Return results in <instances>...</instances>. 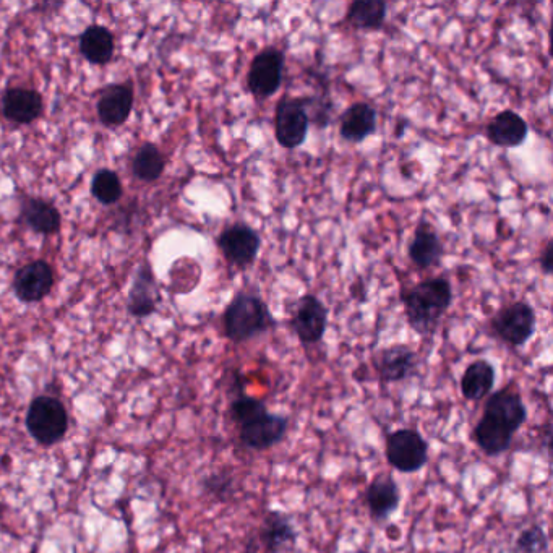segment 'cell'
Returning a JSON list of instances; mask_svg holds the SVG:
<instances>
[{
	"label": "cell",
	"instance_id": "cell-21",
	"mask_svg": "<svg viewBox=\"0 0 553 553\" xmlns=\"http://www.w3.org/2000/svg\"><path fill=\"white\" fill-rule=\"evenodd\" d=\"M471 440L489 458L505 455L515 440V435L481 416L472 427Z\"/></svg>",
	"mask_w": 553,
	"mask_h": 553
},
{
	"label": "cell",
	"instance_id": "cell-1",
	"mask_svg": "<svg viewBox=\"0 0 553 553\" xmlns=\"http://www.w3.org/2000/svg\"><path fill=\"white\" fill-rule=\"evenodd\" d=\"M404 315L416 335L432 336L453 304V286L443 276H432L401 291Z\"/></svg>",
	"mask_w": 553,
	"mask_h": 553
},
{
	"label": "cell",
	"instance_id": "cell-23",
	"mask_svg": "<svg viewBox=\"0 0 553 553\" xmlns=\"http://www.w3.org/2000/svg\"><path fill=\"white\" fill-rule=\"evenodd\" d=\"M133 93L129 86H111L99 99L98 112L101 121L108 125H121L130 116Z\"/></svg>",
	"mask_w": 553,
	"mask_h": 553
},
{
	"label": "cell",
	"instance_id": "cell-2",
	"mask_svg": "<svg viewBox=\"0 0 553 553\" xmlns=\"http://www.w3.org/2000/svg\"><path fill=\"white\" fill-rule=\"evenodd\" d=\"M276 325L270 307L255 292H237L223 313L224 336L234 344L249 343Z\"/></svg>",
	"mask_w": 553,
	"mask_h": 553
},
{
	"label": "cell",
	"instance_id": "cell-5",
	"mask_svg": "<svg viewBox=\"0 0 553 553\" xmlns=\"http://www.w3.org/2000/svg\"><path fill=\"white\" fill-rule=\"evenodd\" d=\"M26 429L39 445L61 442L69 430V414L59 399L39 396L26 412Z\"/></svg>",
	"mask_w": 553,
	"mask_h": 553
},
{
	"label": "cell",
	"instance_id": "cell-7",
	"mask_svg": "<svg viewBox=\"0 0 553 553\" xmlns=\"http://www.w3.org/2000/svg\"><path fill=\"white\" fill-rule=\"evenodd\" d=\"M309 112L304 98H283L276 104L275 138L284 150L304 145L309 135Z\"/></svg>",
	"mask_w": 553,
	"mask_h": 553
},
{
	"label": "cell",
	"instance_id": "cell-3",
	"mask_svg": "<svg viewBox=\"0 0 553 553\" xmlns=\"http://www.w3.org/2000/svg\"><path fill=\"white\" fill-rule=\"evenodd\" d=\"M489 328L490 333L506 346L524 348L536 335V310L528 302H511L490 318Z\"/></svg>",
	"mask_w": 553,
	"mask_h": 553
},
{
	"label": "cell",
	"instance_id": "cell-17",
	"mask_svg": "<svg viewBox=\"0 0 553 553\" xmlns=\"http://www.w3.org/2000/svg\"><path fill=\"white\" fill-rule=\"evenodd\" d=\"M54 286V273L43 260L23 266L13 281L18 299L23 302H38L48 296Z\"/></svg>",
	"mask_w": 553,
	"mask_h": 553
},
{
	"label": "cell",
	"instance_id": "cell-15",
	"mask_svg": "<svg viewBox=\"0 0 553 553\" xmlns=\"http://www.w3.org/2000/svg\"><path fill=\"white\" fill-rule=\"evenodd\" d=\"M443 255L445 245L438 232L427 219H421L408 247V257L412 265L419 270H430L433 266L440 265Z\"/></svg>",
	"mask_w": 553,
	"mask_h": 553
},
{
	"label": "cell",
	"instance_id": "cell-22",
	"mask_svg": "<svg viewBox=\"0 0 553 553\" xmlns=\"http://www.w3.org/2000/svg\"><path fill=\"white\" fill-rule=\"evenodd\" d=\"M388 15V4L383 0H354L348 7L344 23L354 30L372 31L383 30Z\"/></svg>",
	"mask_w": 553,
	"mask_h": 553
},
{
	"label": "cell",
	"instance_id": "cell-32",
	"mask_svg": "<svg viewBox=\"0 0 553 553\" xmlns=\"http://www.w3.org/2000/svg\"><path fill=\"white\" fill-rule=\"evenodd\" d=\"M541 268L542 271H544V275H552L553 271V242L549 241L547 242V245H545L544 250H542L541 255Z\"/></svg>",
	"mask_w": 553,
	"mask_h": 553
},
{
	"label": "cell",
	"instance_id": "cell-6",
	"mask_svg": "<svg viewBox=\"0 0 553 553\" xmlns=\"http://www.w3.org/2000/svg\"><path fill=\"white\" fill-rule=\"evenodd\" d=\"M286 54L276 46H266L255 54L245 77L247 90L253 98L265 101L273 98L283 85Z\"/></svg>",
	"mask_w": 553,
	"mask_h": 553
},
{
	"label": "cell",
	"instance_id": "cell-19",
	"mask_svg": "<svg viewBox=\"0 0 553 553\" xmlns=\"http://www.w3.org/2000/svg\"><path fill=\"white\" fill-rule=\"evenodd\" d=\"M497 383V370L487 359H476L464 369L459 380V391L466 401H484Z\"/></svg>",
	"mask_w": 553,
	"mask_h": 553
},
{
	"label": "cell",
	"instance_id": "cell-11",
	"mask_svg": "<svg viewBox=\"0 0 553 553\" xmlns=\"http://www.w3.org/2000/svg\"><path fill=\"white\" fill-rule=\"evenodd\" d=\"M289 323L302 346H315L325 338L328 309L322 299L313 294H304L297 299Z\"/></svg>",
	"mask_w": 553,
	"mask_h": 553
},
{
	"label": "cell",
	"instance_id": "cell-18",
	"mask_svg": "<svg viewBox=\"0 0 553 553\" xmlns=\"http://www.w3.org/2000/svg\"><path fill=\"white\" fill-rule=\"evenodd\" d=\"M377 109L369 103H354L339 117V135L349 143H362L377 132Z\"/></svg>",
	"mask_w": 553,
	"mask_h": 553
},
{
	"label": "cell",
	"instance_id": "cell-29",
	"mask_svg": "<svg viewBox=\"0 0 553 553\" xmlns=\"http://www.w3.org/2000/svg\"><path fill=\"white\" fill-rule=\"evenodd\" d=\"M515 553H549L550 541L542 524H529L519 531L513 545Z\"/></svg>",
	"mask_w": 553,
	"mask_h": 553
},
{
	"label": "cell",
	"instance_id": "cell-8",
	"mask_svg": "<svg viewBox=\"0 0 553 553\" xmlns=\"http://www.w3.org/2000/svg\"><path fill=\"white\" fill-rule=\"evenodd\" d=\"M482 417L516 435L528 422L529 411L516 386L508 385L485 398Z\"/></svg>",
	"mask_w": 553,
	"mask_h": 553
},
{
	"label": "cell",
	"instance_id": "cell-24",
	"mask_svg": "<svg viewBox=\"0 0 553 553\" xmlns=\"http://www.w3.org/2000/svg\"><path fill=\"white\" fill-rule=\"evenodd\" d=\"M80 51L91 64H106L114 54V38L103 26H91L82 36Z\"/></svg>",
	"mask_w": 553,
	"mask_h": 553
},
{
	"label": "cell",
	"instance_id": "cell-14",
	"mask_svg": "<svg viewBox=\"0 0 553 553\" xmlns=\"http://www.w3.org/2000/svg\"><path fill=\"white\" fill-rule=\"evenodd\" d=\"M403 493L395 477L380 472L373 477L364 493V502L369 516L375 523H385L401 506Z\"/></svg>",
	"mask_w": 553,
	"mask_h": 553
},
{
	"label": "cell",
	"instance_id": "cell-30",
	"mask_svg": "<svg viewBox=\"0 0 553 553\" xmlns=\"http://www.w3.org/2000/svg\"><path fill=\"white\" fill-rule=\"evenodd\" d=\"M202 487L208 497L215 498L218 502H228L237 490L236 479L229 471L213 472L206 476Z\"/></svg>",
	"mask_w": 553,
	"mask_h": 553
},
{
	"label": "cell",
	"instance_id": "cell-31",
	"mask_svg": "<svg viewBox=\"0 0 553 553\" xmlns=\"http://www.w3.org/2000/svg\"><path fill=\"white\" fill-rule=\"evenodd\" d=\"M91 192L104 205L116 203L122 195V185L119 177L112 171H101L96 174L91 185Z\"/></svg>",
	"mask_w": 553,
	"mask_h": 553
},
{
	"label": "cell",
	"instance_id": "cell-12",
	"mask_svg": "<svg viewBox=\"0 0 553 553\" xmlns=\"http://www.w3.org/2000/svg\"><path fill=\"white\" fill-rule=\"evenodd\" d=\"M289 424L291 421L288 416L266 411L262 416L237 429L239 442L247 450L258 451V453L271 450L273 446L279 445L286 438Z\"/></svg>",
	"mask_w": 553,
	"mask_h": 553
},
{
	"label": "cell",
	"instance_id": "cell-16",
	"mask_svg": "<svg viewBox=\"0 0 553 553\" xmlns=\"http://www.w3.org/2000/svg\"><path fill=\"white\" fill-rule=\"evenodd\" d=\"M529 135L528 122L518 112L505 109L490 119L485 127V137L492 145L500 148H518Z\"/></svg>",
	"mask_w": 553,
	"mask_h": 553
},
{
	"label": "cell",
	"instance_id": "cell-10",
	"mask_svg": "<svg viewBox=\"0 0 553 553\" xmlns=\"http://www.w3.org/2000/svg\"><path fill=\"white\" fill-rule=\"evenodd\" d=\"M296 523L289 513L283 510H268L263 515L262 523L250 537L260 553H284L296 545Z\"/></svg>",
	"mask_w": 553,
	"mask_h": 553
},
{
	"label": "cell",
	"instance_id": "cell-28",
	"mask_svg": "<svg viewBox=\"0 0 553 553\" xmlns=\"http://www.w3.org/2000/svg\"><path fill=\"white\" fill-rule=\"evenodd\" d=\"M163 171L164 158L158 148L153 145L143 146L133 161V172L137 174L138 179L146 182L156 181Z\"/></svg>",
	"mask_w": 553,
	"mask_h": 553
},
{
	"label": "cell",
	"instance_id": "cell-4",
	"mask_svg": "<svg viewBox=\"0 0 553 553\" xmlns=\"http://www.w3.org/2000/svg\"><path fill=\"white\" fill-rule=\"evenodd\" d=\"M430 446L417 429L403 427L386 435L385 458L401 474H416L429 463Z\"/></svg>",
	"mask_w": 553,
	"mask_h": 553
},
{
	"label": "cell",
	"instance_id": "cell-26",
	"mask_svg": "<svg viewBox=\"0 0 553 553\" xmlns=\"http://www.w3.org/2000/svg\"><path fill=\"white\" fill-rule=\"evenodd\" d=\"M151 279L150 270L140 271V275L135 279L132 292H130V313L137 317H145L150 315L155 310V299L151 296Z\"/></svg>",
	"mask_w": 553,
	"mask_h": 553
},
{
	"label": "cell",
	"instance_id": "cell-27",
	"mask_svg": "<svg viewBox=\"0 0 553 553\" xmlns=\"http://www.w3.org/2000/svg\"><path fill=\"white\" fill-rule=\"evenodd\" d=\"M266 411L268 408H266L265 401L255 398V396H249L247 393L234 396L229 404V416L237 429L262 416Z\"/></svg>",
	"mask_w": 553,
	"mask_h": 553
},
{
	"label": "cell",
	"instance_id": "cell-25",
	"mask_svg": "<svg viewBox=\"0 0 553 553\" xmlns=\"http://www.w3.org/2000/svg\"><path fill=\"white\" fill-rule=\"evenodd\" d=\"M23 218L33 231L41 234H54L61 228L59 211L41 200H31L23 210Z\"/></svg>",
	"mask_w": 553,
	"mask_h": 553
},
{
	"label": "cell",
	"instance_id": "cell-9",
	"mask_svg": "<svg viewBox=\"0 0 553 553\" xmlns=\"http://www.w3.org/2000/svg\"><path fill=\"white\" fill-rule=\"evenodd\" d=\"M218 247L229 265L245 270L257 262L262 250V236L249 224H231L219 234Z\"/></svg>",
	"mask_w": 553,
	"mask_h": 553
},
{
	"label": "cell",
	"instance_id": "cell-13",
	"mask_svg": "<svg viewBox=\"0 0 553 553\" xmlns=\"http://www.w3.org/2000/svg\"><path fill=\"white\" fill-rule=\"evenodd\" d=\"M372 364L380 382L403 383L416 373L419 359L406 344H391L373 354Z\"/></svg>",
	"mask_w": 553,
	"mask_h": 553
},
{
	"label": "cell",
	"instance_id": "cell-20",
	"mask_svg": "<svg viewBox=\"0 0 553 553\" xmlns=\"http://www.w3.org/2000/svg\"><path fill=\"white\" fill-rule=\"evenodd\" d=\"M2 111L10 121L18 124H30L36 121L43 111V99L33 90L13 88L2 99Z\"/></svg>",
	"mask_w": 553,
	"mask_h": 553
}]
</instances>
